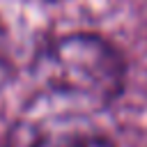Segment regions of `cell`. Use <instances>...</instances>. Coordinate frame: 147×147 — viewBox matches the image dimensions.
Segmentation results:
<instances>
[{
  "label": "cell",
  "instance_id": "cell-2",
  "mask_svg": "<svg viewBox=\"0 0 147 147\" xmlns=\"http://www.w3.org/2000/svg\"><path fill=\"white\" fill-rule=\"evenodd\" d=\"M7 147H115L113 138L87 115L51 108H30L7 133Z\"/></svg>",
  "mask_w": 147,
  "mask_h": 147
},
{
  "label": "cell",
  "instance_id": "cell-1",
  "mask_svg": "<svg viewBox=\"0 0 147 147\" xmlns=\"http://www.w3.org/2000/svg\"><path fill=\"white\" fill-rule=\"evenodd\" d=\"M30 74L37 101L87 115L108 108L124 92L126 62L108 39L76 32L39 46Z\"/></svg>",
  "mask_w": 147,
  "mask_h": 147
}]
</instances>
